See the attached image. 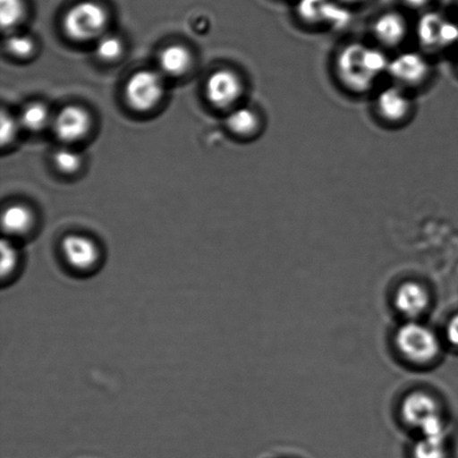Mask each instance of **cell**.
<instances>
[{
	"mask_svg": "<svg viewBox=\"0 0 458 458\" xmlns=\"http://www.w3.org/2000/svg\"><path fill=\"white\" fill-rule=\"evenodd\" d=\"M0 139H2V145L6 146L15 139L18 128L21 127L18 119L13 118L12 114L3 111L2 118H0Z\"/></svg>",
	"mask_w": 458,
	"mask_h": 458,
	"instance_id": "cell-26",
	"label": "cell"
},
{
	"mask_svg": "<svg viewBox=\"0 0 458 458\" xmlns=\"http://www.w3.org/2000/svg\"><path fill=\"white\" fill-rule=\"evenodd\" d=\"M62 254L67 267L75 272H92L101 262V251L97 242L79 233L66 236L63 240Z\"/></svg>",
	"mask_w": 458,
	"mask_h": 458,
	"instance_id": "cell-8",
	"label": "cell"
},
{
	"mask_svg": "<svg viewBox=\"0 0 458 458\" xmlns=\"http://www.w3.org/2000/svg\"><path fill=\"white\" fill-rule=\"evenodd\" d=\"M109 16L102 4L85 0L71 7L63 18V30L75 42H89L105 35Z\"/></svg>",
	"mask_w": 458,
	"mask_h": 458,
	"instance_id": "cell-4",
	"label": "cell"
},
{
	"mask_svg": "<svg viewBox=\"0 0 458 458\" xmlns=\"http://www.w3.org/2000/svg\"><path fill=\"white\" fill-rule=\"evenodd\" d=\"M389 62L379 48L362 43L348 44L336 55V78L348 91L367 93L388 72Z\"/></svg>",
	"mask_w": 458,
	"mask_h": 458,
	"instance_id": "cell-1",
	"label": "cell"
},
{
	"mask_svg": "<svg viewBox=\"0 0 458 458\" xmlns=\"http://www.w3.org/2000/svg\"><path fill=\"white\" fill-rule=\"evenodd\" d=\"M206 98L217 109H227L238 101L242 93V82L235 72L215 71L209 75L205 87Z\"/></svg>",
	"mask_w": 458,
	"mask_h": 458,
	"instance_id": "cell-9",
	"label": "cell"
},
{
	"mask_svg": "<svg viewBox=\"0 0 458 458\" xmlns=\"http://www.w3.org/2000/svg\"><path fill=\"white\" fill-rule=\"evenodd\" d=\"M445 20L438 13H426L419 22L420 42L426 47L437 48L445 47L444 44V29L446 25Z\"/></svg>",
	"mask_w": 458,
	"mask_h": 458,
	"instance_id": "cell-16",
	"label": "cell"
},
{
	"mask_svg": "<svg viewBox=\"0 0 458 458\" xmlns=\"http://www.w3.org/2000/svg\"><path fill=\"white\" fill-rule=\"evenodd\" d=\"M411 8H421L426 6L430 0H403Z\"/></svg>",
	"mask_w": 458,
	"mask_h": 458,
	"instance_id": "cell-27",
	"label": "cell"
},
{
	"mask_svg": "<svg viewBox=\"0 0 458 458\" xmlns=\"http://www.w3.org/2000/svg\"><path fill=\"white\" fill-rule=\"evenodd\" d=\"M428 60L416 52L399 54L389 62L388 73L399 87H419L428 80L429 75Z\"/></svg>",
	"mask_w": 458,
	"mask_h": 458,
	"instance_id": "cell-10",
	"label": "cell"
},
{
	"mask_svg": "<svg viewBox=\"0 0 458 458\" xmlns=\"http://www.w3.org/2000/svg\"><path fill=\"white\" fill-rule=\"evenodd\" d=\"M394 350L406 366L429 369L437 365L446 347L442 335L423 321H403L394 334Z\"/></svg>",
	"mask_w": 458,
	"mask_h": 458,
	"instance_id": "cell-2",
	"label": "cell"
},
{
	"mask_svg": "<svg viewBox=\"0 0 458 458\" xmlns=\"http://www.w3.org/2000/svg\"><path fill=\"white\" fill-rule=\"evenodd\" d=\"M123 44L118 36L102 35L97 39L96 55L103 62H114L123 55Z\"/></svg>",
	"mask_w": 458,
	"mask_h": 458,
	"instance_id": "cell-21",
	"label": "cell"
},
{
	"mask_svg": "<svg viewBox=\"0 0 458 458\" xmlns=\"http://www.w3.org/2000/svg\"><path fill=\"white\" fill-rule=\"evenodd\" d=\"M448 437L450 433L420 437L412 447V457L447 458Z\"/></svg>",
	"mask_w": 458,
	"mask_h": 458,
	"instance_id": "cell-18",
	"label": "cell"
},
{
	"mask_svg": "<svg viewBox=\"0 0 458 458\" xmlns=\"http://www.w3.org/2000/svg\"><path fill=\"white\" fill-rule=\"evenodd\" d=\"M54 164L61 173L71 174L78 172L82 165V157L79 152L63 148L54 155Z\"/></svg>",
	"mask_w": 458,
	"mask_h": 458,
	"instance_id": "cell-22",
	"label": "cell"
},
{
	"mask_svg": "<svg viewBox=\"0 0 458 458\" xmlns=\"http://www.w3.org/2000/svg\"><path fill=\"white\" fill-rule=\"evenodd\" d=\"M53 129L55 136L62 142H78L88 136L91 129V116L83 107L65 106L54 119Z\"/></svg>",
	"mask_w": 458,
	"mask_h": 458,
	"instance_id": "cell-11",
	"label": "cell"
},
{
	"mask_svg": "<svg viewBox=\"0 0 458 458\" xmlns=\"http://www.w3.org/2000/svg\"><path fill=\"white\" fill-rule=\"evenodd\" d=\"M20 265V254L16 247L11 242L3 241L2 242V277L3 280L12 277L17 271Z\"/></svg>",
	"mask_w": 458,
	"mask_h": 458,
	"instance_id": "cell-23",
	"label": "cell"
},
{
	"mask_svg": "<svg viewBox=\"0 0 458 458\" xmlns=\"http://www.w3.org/2000/svg\"><path fill=\"white\" fill-rule=\"evenodd\" d=\"M345 2H349V3H360V2H365V0H345Z\"/></svg>",
	"mask_w": 458,
	"mask_h": 458,
	"instance_id": "cell-28",
	"label": "cell"
},
{
	"mask_svg": "<svg viewBox=\"0 0 458 458\" xmlns=\"http://www.w3.org/2000/svg\"><path fill=\"white\" fill-rule=\"evenodd\" d=\"M165 83L158 72L143 70L134 73L125 84V101L132 110L148 112L163 100Z\"/></svg>",
	"mask_w": 458,
	"mask_h": 458,
	"instance_id": "cell-5",
	"label": "cell"
},
{
	"mask_svg": "<svg viewBox=\"0 0 458 458\" xmlns=\"http://www.w3.org/2000/svg\"><path fill=\"white\" fill-rule=\"evenodd\" d=\"M442 336L446 349L458 354V311L448 318Z\"/></svg>",
	"mask_w": 458,
	"mask_h": 458,
	"instance_id": "cell-25",
	"label": "cell"
},
{
	"mask_svg": "<svg viewBox=\"0 0 458 458\" xmlns=\"http://www.w3.org/2000/svg\"><path fill=\"white\" fill-rule=\"evenodd\" d=\"M401 420L419 437L450 433V424L441 403L428 390H414L403 397Z\"/></svg>",
	"mask_w": 458,
	"mask_h": 458,
	"instance_id": "cell-3",
	"label": "cell"
},
{
	"mask_svg": "<svg viewBox=\"0 0 458 458\" xmlns=\"http://www.w3.org/2000/svg\"><path fill=\"white\" fill-rule=\"evenodd\" d=\"M296 13L307 25L343 29L349 24L350 13L335 0H299Z\"/></svg>",
	"mask_w": 458,
	"mask_h": 458,
	"instance_id": "cell-7",
	"label": "cell"
},
{
	"mask_svg": "<svg viewBox=\"0 0 458 458\" xmlns=\"http://www.w3.org/2000/svg\"><path fill=\"white\" fill-rule=\"evenodd\" d=\"M393 303L403 321H420L432 307V294L423 283L405 281L394 290Z\"/></svg>",
	"mask_w": 458,
	"mask_h": 458,
	"instance_id": "cell-6",
	"label": "cell"
},
{
	"mask_svg": "<svg viewBox=\"0 0 458 458\" xmlns=\"http://www.w3.org/2000/svg\"><path fill=\"white\" fill-rule=\"evenodd\" d=\"M8 53L17 57H27L34 52V43L29 36L26 35H11L4 43Z\"/></svg>",
	"mask_w": 458,
	"mask_h": 458,
	"instance_id": "cell-24",
	"label": "cell"
},
{
	"mask_svg": "<svg viewBox=\"0 0 458 458\" xmlns=\"http://www.w3.org/2000/svg\"><path fill=\"white\" fill-rule=\"evenodd\" d=\"M226 125L233 134L250 137L259 131V118L250 107H236L227 115Z\"/></svg>",
	"mask_w": 458,
	"mask_h": 458,
	"instance_id": "cell-17",
	"label": "cell"
},
{
	"mask_svg": "<svg viewBox=\"0 0 458 458\" xmlns=\"http://www.w3.org/2000/svg\"><path fill=\"white\" fill-rule=\"evenodd\" d=\"M22 0H0V22L4 30L13 29L24 17Z\"/></svg>",
	"mask_w": 458,
	"mask_h": 458,
	"instance_id": "cell-20",
	"label": "cell"
},
{
	"mask_svg": "<svg viewBox=\"0 0 458 458\" xmlns=\"http://www.w3.org/2000/svg\"><path fill=\"white\" fill-rule=\"evenodd\" d=\"M2 224L4 232L9 236L26 235L33 227V214L25 206L12 205L4 210Z\"/></svg>",
	"mask_w": 458,
	"mask_h": 458,
	"instance_id": "cell-15",
	"label": "cell"
},
{
	"mask_svg": "<svg viewBox=\"0 0 458 458\" xmlns=\"http://www.w3.org/2000/svg\"><path fill=\"white\" fill-rule=\"evenodd\" d=\"M191 65V54L185 47L174 44L159 54V66L165 74L178 78L187 73Z\"/></svg>",
	"mask_w": 458,
	"mask_h": 458,
	"instance_id": "cell-14",
	"label": "cell"
},
{
	"mask_svg": "<svg viewBox=\"0 0 458 458\" xmlns=\"http://www.w3.org/2000/svg\"><path fill=\"white\" fill-rule=\"evenodd\" d=\"M376 111L385 123H402L411 114V101L402 87L393 85L384 89L377 96Z\"/></svg>",
	"mask_w": 458,
	"mask_h": 458,
	"instance_id": "cell-12",
	"label": "cell"
},
{
	"mask_svg": "<svg viewBox=\"0 0 458 458\" xmlns=\"http://www.w3.org/2000/svg\"><path fill=\"white\" fill-rule=\"evenodd\" d=\"M49 121H51V115L47 107L42 103H31L26 106L18 118L21 127L30 132L42 131L47 127Z\"/></svg>",
	"mask_w": 458,
	"mask_h": 458,
	"instance_id": "cell-19",
	"label": "cell"
},
{
	"mask_svg": "<svg viewBox=\"0 0 458 458\" xmlns=\"http://www.w3.org/2000/svg\"><path fill=\"white\" fill-rule=\"evenodd\" d=\"M374 35L383 47H398L407 36L405 18L397 13H384L375 21Z\"/></svg>",
	"mask_w": 458,
	"mask_h": 458,
	"instance_id": "cell-13",
	"label": "cell"
}]
</instances>
